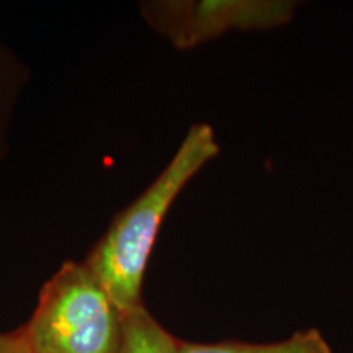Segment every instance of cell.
Listing matches in <instances>:
<instances>
[{
  "instance_id": "cell-1",
  "label": "cell",
  "mask_w": 353,
  "mask_h": 353,
  "mask_svg": "<svg viewBox=\"0 0 353 353\" xmlns=\"http://www.w3.org/2000/svg\"><path fill=\"white\" fill-rule=\"evenodd\" d=\"M219 154L213 126H190L174 157L126 206L83 260L121 312L143 306V281L159 229L190 180Z\"/></svg>"
},
{
  "instance_id": "cell-2",
  "label": "cell",
  "mask_w": 353,
  "mask_h": 353,
  "mask_svg": "<svg viewBox=\"0 0 353 353\" xmlns=\"http://www.w3.org/2000/svg\"><path fill=\"white\" fill-rule=\"evenodd\" d=\"M123 312L85 262H65L21 327L30 353H120Z\"/></svg>"
},
{
  "instance_id": "cell-3",
  "label": "cell",
  "mask_w": 353,
  "mask_h": 353,
  "mask_svg": "<svg viewBox=\"0 0 353 353\" xmlns=\"http://www.w3.org/2000/svg\"><path fill=\"white\" fill-rule=\"evenodd\" d=\"M294 2L278 0H196V2H145L144 20L179 50L226 34L232 30H268L288 23Z\"/></svg>"
},
{
  "instance_id": "cell-4",
  "label": "cell",
  "mask_w": 353,
  "mask_h": 353,
  "mask_svg": "<svg viewBox=\"0 0 353 353\" xmlns=\"http://www.w3.org/2000/svg\"><path fill=\"white\" fill-rule=\"evenodd\" d=\"M176 353H334L332 347L319 329L298 330L288 339L276 342H219L193 343L179 341Z\"/></svg>"
},
{
  "instance_id": "cell-5",
  "label": "cell",
  "mask_w": 353,
  "mask_h": 353,
  "mask_svg": "<svg viewBox=\"0 0 353 353\" xmlns=\"http://www.w3.org/2000/svg\"><path fill=\"white\" fill-rule=\"evenodd\" d=\"M179 339L143 306L123 312L120 353H176Z\"/></svg>"
},
{
  "instance_id": "cell-6",
  "label": "cell",
  "mask_w": 353,
  "mask_h": 353,
  "mask_svg": "<svg viewBox=\"0 0 353 353\" xmlns=\"http://www.w3.org/2000/svg\"><path fill=\"white\" fill-rule=\"evenodd\" d=\"M30 69L10 48L0 44V162L10 149V131L17 105L26 87Z\"/></svg>"
},
{
  "instance_id": "cell-7",
  "label": "cell",
  "mask_w": 353,
  "mask_h": 353,
  "mask_svg": "<svg viewBox=\"0 0 353 353\" xmlns=\"http://www.w3.org/2000/svg\"><path fill=\"white\" fill-rule=\"evenodd\" d=\"M0 353H30L20 329L12 334H0Z\"/></svg>"
}]
</instances>
